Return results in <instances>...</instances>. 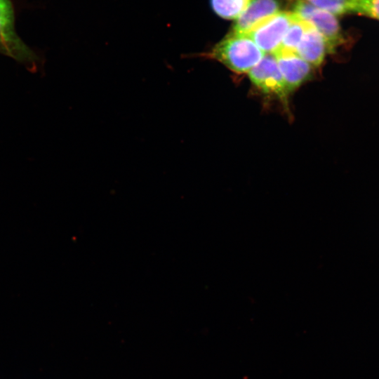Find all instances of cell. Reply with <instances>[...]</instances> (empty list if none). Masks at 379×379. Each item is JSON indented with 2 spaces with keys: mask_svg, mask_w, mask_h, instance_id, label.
<instances>
[{
  "mask_svg": "<svg viewBox=\"0 0 379 379\" xmlns=\"http://www.w3.org/2000/svg\"><path fill=\"white\" fill-rule=\"evenodd\" d=\"M293 20L286 31L280 46L272 53H295L297 47L304 34L307 22L301 20L295 13Z\"/></svg>",
  "mask_w": 379,
  "mask_h": 379,
  "instance_id": "9c48e42d",
  "label": "cell"
},
{
  "mask_svg": "<svg viewBox=\"0 0 379 379\" xmlns=\"http://www.w3.org/2000/svg\"><path fill=\"white\" fill-rule=\"evenodd\" d=\"M293 13L312 25L324 38L328 53L345 43V36L336 15L303 1L295 0Z\"/></svg>",
  "mask_w": 379,
  "mask_h": 379,
  "instance_id": "3957f363",
  "label": "cell"
},
{
  "mask_svg": "<svg viewBox=\"0 0 379 379\" xmlns=\"http://www.w3.org/2000/svg\"><path fill=\"white\" fill-rule=\"evenodd\" d=\"M288 93L307 81L312 66L295 53H280L274 55Z\"/></svg>",
  "mask_w": 379,
  "mask_h": 379,
  "instance_id": "52a82bcc",
  "label": "cell"
},
{
  "mask_svg": "<svg viewBox=\"0 0 379 379\" xmlns=\"http://www.w3.org/2000/svg\"><path fill=\"white\" fill-rule=\"evenodd\" d=\"M347 13H356L379 20V0H347Z\"/></svg>",
  "mask_w": 379,
  "mask_h": 379,
  "instance_id": "8fae6325",
  "label": "cell"
},
{
  "mask_svg": "<svg viewBox=\"0 0 379 379\" xmlns=\"http://www.w3.org/2000/svg\"><path fill=\"white\" fill-rule=\"evenodd\" d=\"M252 0H210L211 8L223 19H237L248 8Z\"/></svg>",
  "mask_w": 379,
  "mask_h": 379,
  "instance_id": "30bf717a",
  "label": "cell"
},
{
  "mask_svg": "<svg viewBox=\"0 0 379 379\" xmlns=\"http://www.w3.org/2000/svg\"><path fill=\"white\" fill-rule=\"evenodd\" d=\"M251 82L267 94L276 95L286 102L288 94L277 59L270 53H266L261 60L249 72Z\"/></svg>",
  "mask_w": 379,
  "mask_h": 379,
  "instance_id": "5b68a950",
  "label": "cell"
},
{
  "mask_svg": "<svg viewBox=\"0 0 379 379\" xmlns=\"http://www.w3.org/2000/svg\"><path fill=\"white\" fill-rule=\"evenodd\" d=\"M335 15L347 13V0H303Z\"/></svg>",
  "mask_w": 379,
  "mask_h": 379,
  "instance_id": "7c38bea8",
  "label": "cell"
},
{
  "mask_svg": "<svg viewBox=\"0 0 379 379\" xmlns=\"http://www.w3.org/2000/svg\"><path fill=\"white\" fill-rule=\"evenodd\" d=\"M265 55L248 36L232 34L215 45L209 52L203 54L237 73L248 72Z\"/></svg>",
  "mask_w": 379,
  "mask_h": 379,
  "instance_id": "6da1fadb",
  "label": "cell"
},
{
  "mask_svg": "<svg viewBox=\"0 0 379 379\" xmlns=\"http://www.w3.org/2000/svg\"><path fill=\"white\" fill-rule=\"evenodd\" d=\"M293 18V12H279L259 23L246 36L265 54H272L280 46Z\"/></svg>",
  "mask_w": 379,
  "mask_h": 379,
  "instance_id": "277c9868",
  "label": "cell"
},
{
  "mask_svg": "<svg viewBox=\"0 0 379 379\" xmlns=\"http://www.w3.org/2000/svg\"><path fill=\"white\" fill-rule=\"evenodd\" d=\"M280 0H253L236 20L230 34L246 36L261 22L280 12Z\"/></svg>",
  "mask_w": 379,
  "mask_h": 379,
  "instance_id": "8992f818",
  "label": "cell"
},
{
  "mask_svg": "<svg viewBox=\"0 0 379 379\" xmlns=\"http://www.w3.org/2000/svg\"><path fill=\"white\" fill-rule=\"evenodd\" d=\"M328 51L323 36L307 22L304 34L297 47L296 54L312 67H319Z\"/></svg>",
  "mask_w": 379,
  "mask_h": 379,
  "instance_id": "ba28073f",
  "label": "cell"
},
{
  "mask_svg": "<svg viewBox=\"0 0 379 379\" xmlns=\"http://www.w3.org/2000/svg\"><path fill=\"white\" fill-rule=\"evenodd\" d=\"M0 53L14 59L33 72L41 65L40 57L16 33L11 0H0Z\"/></svg>",
  "mask_w": 379,
  "mask_h": 379,
  "instance_id": "7a4b0ae2",
  "label": "cell"
}]
</instances>
